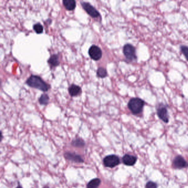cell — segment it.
<instances>
[{"label": "cell", "instance_id": "cell-1", "mask_svg": "<svg viewBox=\"0 0 188 188\" xmlns=\"http://www.w3.org/2000/svg\"><path fill=\"white\" fill-rule=\"evenodd\" d=\"M26 84L30 87L36 88L43 92H47L50 89V86L43 80L41 77L36 75H31L28 78Z\"/></svg>", "mask_w": 188, "mask_h": 188}, {"label": "cell", "instance_id": "cell-2", "mask_svg": "<svg viewBox=\"0 0 188 188\" xmlns=\"http://www.w3.org/2000/svg\"><path fill=\"white\" fill-rule=\"evenodd\" d=\"M144 101L139 98H133L128 102V107L133 114H140L144 107Z\"/></svg>", "mask_w": 188, "mask_h": 188}, {"label": "cell", "instance_id": "cell-3", "mask_svg": "<svg viewBox=\"0 0 188 188\" xmlns=\"http://www.w3.org/2000/svg\"><path fill=\"white\" fill-rule=\"evenodd\" d=\"M123 53L126 59L129 61H133L137 59L136 49L131 44H126L123 47Z\"/></svg>", "mask_w": 188, "mask_h": 188}, {"label": "cell", "instance_id": "cell-4", "mask_svg": "<svg viewBox=\"0 0 188 188\" xmlns=\"http://www.w3.org/2000/svg\"><path fill=\"white\" fill-rule=\"evenodd\" d=\"M120 163L118 156L115 154H110L106 156L104 158L103 164L106 167L114 168L119 164Z\"/></svg>", "mask_w": 188, "mask_h": 188}, {"label": "cell", "instance_id": "cell-5", "mask_svg": "<svg viewBox=\"0 0 188 188\" xmlns=\"http://www.w3.org/2000/svg\"><path fill=\"white\" fill-rule=\"evenodd\" d=\"M157 114L158 117L163 122L168 123L169 122V115L167 109L163 104H160L157 109Z\"/></svg>", "mask_w": 188, "mask_h": 188}, {"label": "cell", "instance_id": "cell-6", "mask_svg": "<svg viewBox=\"0 0 188 188\" xmlns=\"http://www.w3.org/2000/svg\"><path fill=\"white\" fill-rule=\"evenodd\" d=\"M81 5L83 8L85 9V11L90 16L92 17V18H98L101 16L99 12L93 6L91 5L90 3H82Z\"/></svg>", "mask_w": 188, "mask_h": 188}, {"label": "cell", "instance_id": "cell-7", "mask_svg": "<svg viewBox=\"0 0 188 188\" xmlns=\"http://www.w3.org/2000/svg\"><path fill=\"white\" fill-rule=\"evenodd\" d=\"M88 54L92 59L98 61L102 58V51L98 46L92 45L88 50Z\"/></svg>", "mask_w": 188, "mask_h": 188}, {"label": "cell", "instance_id": "cell-8", "mask_svg": "<svg viewBox=\"0 0 188 188\" xmlns=\"http://www.w3.org/2000/svg\"><path fill=\"white\" fill-rule=\"evenodd\" d=\"M65 158L68 161H71L72 162L75 163H83L84 159H83L81 156L78 155L76 153H72V152H66L64 154Z\"/></svg>", "mask_w": 188, "mask_h": 188}, {"label": "cell", "instance_id": "cell-9", "mask_svg": "<svg viewBox=\"0 0 188 188\" xmlns=\"http://www.w3.org/2000/svg\"><path fill=\"white\" fill-rule=\"evenodd\" d=\"M173 167L176 169H183L188 167V163L181 156H177L173 160Z\"/></svg>", "mask_w": 188, "mask_h": 188}, {"label": "cell", "instance_id": "cell-10", "mask_svg": "<svg viewBox=\"0 0 188 188\" xmlns=\"http://www.w3.org/2000/svg\"><path fill=\"white\" fill-rule=\"evenodd\" d=\"M137 161V158L135 156L126 154L123 157V162L125 165L132 166L135 164Z\"/></svg>", "mask_w": 188, "mask_h": 188}, {"label": "cell", "instance_id": "cell-11", "mask_svg": "<svg viewBox=\"0 0 188 188\" xmlns=\"http://www.w3.org/2000/svg\"><path fill=\"white\" fill-rule=\"evenodd\" d=\"M69 92L71 97L78 96L82 93V90L77 85H72L69 87Z\"/></svg>", "mask_w": 188, "mask_h": 188}, {"label": "cell", "instance_id": "cell-12", "mask_svg": "<svg viewBox=\"0 0 188 188\" xmlns=\"http://www.w3.org/2000/svg\"><path fill=\"white\" fill-rule=\"evenodd\" d=\"M63 5L68 11H72L76 8V2L74 0H63Z\"/></svg>", "mask_w": 188, "mask_h": 188}, {"label": "cell", "instance_id": "cell-13", "mask_svg": "<svg viewBox=\"0 0 188 188\" xmlns=\"http://www.w3.org/2000/svg\"><path fill=\"white\" fill-rule=\"evenodd\" d=\"M49 64L51 67H56L60 64V61L59 60V56L56 54L51 55L50 57L48 60Z\"/></svg>", "mask_w": 188, "mask_h": 188}, {"label": "cell", "instance_id": "cell-14", "mask_svg": "<svg viewBox=\"0 0 188 188\" xmlns=\"http://www.w3.org/2000/svg\"><path fill=\"white\" fill-rule=\"evenodd\" d=\"M101 183V179L97 178H94L88 183L87 188H98Z\"/></svg>", "mask_w": 188, "mask_h": 188}, {"label": "cell", "instance_id": "cell-15", "mask_svg": "<svg viewBox=\"0 0 188 188\" xmlns=\"http://www.w3.org/2000/svg\"><path fill=\"white\" fill-rule=\"evenodd\" d=\"M71 144L76 147H83L85 146V142L82 138H76L71 142Z\"/></svg>", "mask_w": 188, "mask_h": 188}, {"label": "cell", "instance_id": "cell-16", "mask_svg": "<svg viewBox=\"0 0 188 188\" xmlns=\"http://www.w3.org/2000/svg\"><path fill=\"white\" fill-rule=\"evenodd\" d=\"M49 97L48 94H42L39 98V103L41 105L46 106L49 103Z\"/></svg>", "mask_w": 188, "mask_h": 188}, {"label": "cell", "instance_id": "cell-17", "mask_svg": "<svg viewBox=\"0 0 188 188\" xmlns=\"http://www.w3.org/2000/svg\"><path fill=\"white\" fill-rule=\"evenodd\" d=\"M97 75L100 78H105L107 76V71L103 67H99L97 71Z\"/></svg>", "mask_w": 188, "mask_h": 188}, {"label": "cell", "instance_id": "cell-18", "mask_svg": "<svg viewBox=\"0 0 188 188\" xmlns=\"http://www.w3.org/2000/svg\"><path fill=\"white\" fill-rule=\"evenodd\" d=\"M33 29L37 34H41L43 32L44 28L40 23H37L33 25Z\"/></svg>", "mask_w": 188, "mask_h": 188}, {"label": "cell", "instance_id": "cell-19", "mask_svg": "<svg viewBox=\"0 0 188 188\" xmlns=\"http://www.w3.org/2000/svg\"><path fill=\"white\" fill-rule=\"evenodd\" d=\"M181 49V53H183V54L184 55V56L185 57L186 59L188 61V47L186 46H181L180 47Z\"/></svg>", "mask_w": 188, "mask_h": 188}, {"label": "cell", "instance_id": "cell-20", "mask_svg": "<svg viewBox=\"0 0 188 188\" xmlns=\"http://www.w3.org/2000/svg\"><path fill=\"white\" fill-rule=\"evenodd\" d=\"M146 188H157V184L153 181H149L147 182L146 185Z\"/></svg>", "mask_w": 188, "mask_h": 188}, {"label": "cell", "instance_id": "cell-21", "mask_svg": "<svg viewBox=\"0 0 188 188\" xmlns=\"http://www.w3.org/2000/svg\"><path fill=\"white\" fill-rule=\"evenodd\" d=\"M16 188H22V186H21L19 184L17 186Z\"/></svg>", "mask_w": 188, "mask_h": 188}, {"label": "cell", "instance_id": "cell-22", "mask_svg": "<svg viewBox=\"0 0 188 188\" xmlns=\"http://www.w3.org/2000/svg\"><path fill=\"white\" fill-rule=\"evenodd\" d=\"M43 188H49V186H44V187H43Z\"/></svg>", "mask_w": 188, "mask_h": 188}]
</instances>
